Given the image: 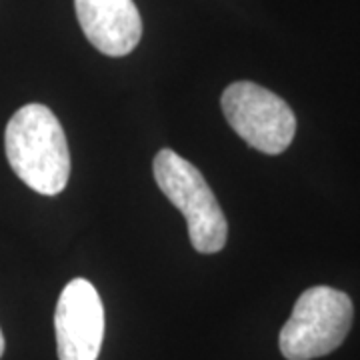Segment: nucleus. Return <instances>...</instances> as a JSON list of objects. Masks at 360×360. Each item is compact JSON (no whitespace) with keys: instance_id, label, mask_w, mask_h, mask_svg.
Masks as SVG:
<instances>
[{"instance_id":"1","label":"nucleus","mask_w":360,"mask_h":360,"mask_svg":"<svg viewBox=\"0 0 360 360\" xmlns=\"http://www.w3.org/2000/svg\"><path fill=\"white\" fill-rule=\"evenodd\" d=\"M4 148L14 174L28 188L56 196L70 176V153L63 124L49 106L30 103L16 110L4 132Z\"/></svg>"},{"instance_id":"4","label":"nucleus","mask_w":360,"mask_h":360,"mask_svg":"<svg viewBox=\"0 0 360 360\" xmlns=\"http://www.w3.org/2000/svg\"><path fill=\"white\" fill-rule=\"evenodd\" d=\"M222 112L232 130L264 155L284 153L296 134V116L264 86L240 80L222 92Z\"/></svg>"},{"instance_id":"2","label":"nucleus","mask_w":360,"mask_h":360,"mask_svg":"<svg viewBox=\"0 0 360 360\" xmlns=\"http://www.w3.org/2000/svg\"><path fill=\"white\" fill-rule=\"evenodd\" d=\"M153 167L158 188L184 214L194 248L202 255L220 252L229 238V222L202 172L170 148L155 156Z\"/></svg>"},{"instance_id":"7","label":"nucleus","mask_w":360,"mask_h":360,"mask_svg":"<svg viewBox=\"0 0 360 360\" xmlns=\"http://www.w3.org/2000/svg\"><path fill=\"white\" fill-rule=\"evenodd\" d=\"M2 354H4V335L0 330V359H2Z\"/></svg>"},{"instance_id":"5","label":"nucleus","mask_w":360,"mask_h":360,"mask_svg":"<svg viewBox=\"0 0 360 360\" xmlns=\"http://www.w3.org/2000/svg\"><path fill=\"white\" fill-rule=\"evenodd\" d=\"M58 360H96L104 338V307L96 288L75 278L66 284L54 312Z\"/></svg>"},{"instance_id":"6","label":"nucleus","mask_w":360,"mask_h":360,"mask_svg":"<svg viewBox=\"0 0 360 360\" xmlns=\"http://www.w3.org/2000/svg\"><path fill=\"white\" fill-rule=\"evenodd\" d=\"M77 16L90 44L106 56H127L142 37L141 13L132 0H75Z\"/></svg>"},{"instance_id":"3","label":"nucleus","mask_w":360,"mask_h":360,"mask_svg":"<svg viewBox=\"0 0 360 360\" xmlns=\"http://www.w3.org/2000/svg\"><path fill=\"white\" fill-rule=\"evenodd\" d=\"M354 319L352 300L330 286H312L296 300L281 330L278 347L286 360L326 356L345 342Z\"/></svg>"}]
</instances>
